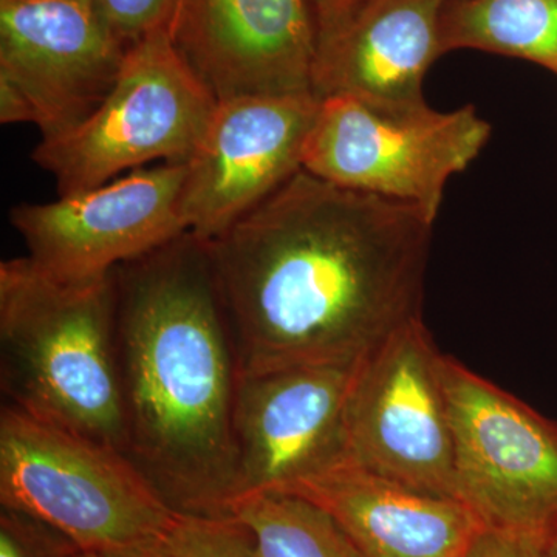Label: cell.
Masks as SVG:
<instances>
[{
  "instance_id": "cell-1",
  "label": "cell",
  "mask_w": 557,
  "mask_h": 557,
  "mask_svg": "<svg viewBox=\"0 0 557 557\" xmlns=\"http://www.w3.org/2000/svg\"><path fill=\"white\" fill-rule=\"evenodd\" d=\"M432 226L300 170L207 240L240 375L355 364L420 318Z\"/></svg>"
},
{
  "instance_id": "cell-2",
  "label": "cell",
  "mask_w": 557,
  "mask_h": 557,
  "mask_svg": "<svg viewBox=\"0 0 557 557\" xmlns=\"http://www.w3.org/2000/svg\"><path fill=\"white\" fill-rule=\"evenodd\" d=\"M112 284L124 456L178 515L230 518L240 368L207 240L182 234Z\"/></svg>"
},
{
  "instance_id": "cell-3",
  "label": "cell",
  "mask_w": 557,
  "mask_h": 557,
  "mask_svg": "<svg viewBox=\"0 0 557 557\" xmlns=\"http://www.w3.org/2000/svg\"><path fill=\"white\" fill-rule=\"evenodd\" d=\"M0 376L11 408L124 454L112 273L67 282L3 260Z\"/></svg>"
},
{
  "instance_id": "cell-4",
  "label": "cell",
  "mask_w": 557,
  "mask_h": 557,
  "mask_svg": "<svg viewBox=\"0 0 557 557\" xmlns=\"http://www.w3.org/2000/svg\"><path fill=\"white\" fill-rule=\"evenodd\" d=\"M0 504L42 520L83 553L157 544L178 518L120 450L3 406Z\"/></svg>"
},
{
  "instance_id": "cell-5",
  "label": "cell",
  "mask_w": 557,
  "mask_h": 557,
  "mask_svg": "<svg viewBox=\"0 0 557 557\" xmlns=\"http://www.w3.org/2000/svg\"><path fill=\"white\" fill-rule=\"evenodd\" d=\"M218 100L159 30L129 47L115 86L83 123L42 138L32 159L60 196L141 170L150 161L186 163Z\"/></svg>"
},
{
  "instance_id": "cell-6",
  "label": "cell",
  "mask_w": 557,
  "mask_h": 557,
  "mask_svg": "<svg viewBox=\"0 0 557 557\" xmlns=\"http://www.w3.org/2000/svg\"><path fill=\"white\" fill-rule=\"evenodd\" d=\"M491 138L472 106L440 112L428 102L387 109L350 97L319 100L302 170L357 193L420 209L437 219L450 177L467 171Z\"/></svg>"
},
{
  "instance_id": "cell-7",
  "label": "cell",
  "mask_w": 557,
  "mask_h": 557,
  "mask_svg": "<svg viewBox=\"0 0 557 557\" xmlns=\"http://www.w3.org/2000/svg\"><path fill=\"white\" fill-rule=\"evenodd\" d=\"M456 498L485 530L544 545L557 531V423L445 357Z\"/></svg>"
},
{
  "instance_id": "cell-8",
  "label": "cell",
  "mask_w": 557,
  "mask_h": 557,
  "mask_svg": "<svg viewBox=\"0 0 557 557\" xmlns=\"http://www.w3.org/2000/svg\"><path fill=\"white\" fill-rule=\"evenodd\" d=\"M445 357L420 317L359 361L347 399L348 463L456 498Z\"/></svg>"
},
{
  "instance_id": "cell-9",
  "label": "cell",
  "mask_w": 557,
  "mask_h": 557,
  "mask_svg": "<svg viewBox=\"0 0 557 557\" xmlns=\"http://www.w3.org/2000/svg\"><path fill=\"white\" fill-rule=\"evenodd\" d=\"M183 180L185 163L141 168L49 203L17 205L10 222L40 271L60 281H98L188 233Z\"/></svg>"
},
{
  "instance_id": "cell-10",
  "label": "cell",
  "mask_w": 557,
  "mask_h": 557,
  "mask_svg": "<svg viewBox=\"0 0 557 557\" xmlns=\"http://www.w3.org/2000/svg\"><path fill=\"white\" fill-rule=\"evenodd\" d=\"M314 95H244L218 101L185 163L186 231L212 240L302 170Z\"/></svg>"
},
{
  "instance_id": "cell-11",
  "label": "cell",
  "mask_w": 557,
  "mask_h": 557,
  "mask_svg": "<svg viewBox=\"0 0 557 557\" xmlns=\"http://www.w3.org/2000/svg\"><path fill=\"white\" fill-rule=\"evenodd\" d=\"M127 50L89 0H0V81L27 100L42 138L94 113Z\"/></svg>"
},
{
  "instance_id": "cell-12",
  "label": "cell",
  "mask_w": 557,
  "mask_h": 557,
  "mask_svg": "<svg viewBox=\"0 0 557 557\" xmlns=\"http://www.w3.org/2000/svg\"><path fill=\"white\" fill-rule=\"evenodd\" d=\"M358 364L240 375L233 420L237 498L287 491L346 461L347 399Z\"/></svg>"
},
{
  "instance_id": "cell-13",
  "label": "cell",
  "mask_w": 557,
  "mask_h": 557,
  "mask_svg": "<svg viewBox=\"0 0 557 557\" xmlns=\"http://www.w3.org/2000/svg\"><path fill=\"white\" fill-rule=\"evenodd\" d=\"M166 30L218 101L314 95L310 0H175Z\"/></svg>"
},
{
  "instance_id": "cell-14",
  "label": "cell",
  "mask_w": 557,
  "mask_h": 557,
  "mask_svg": "<svg viewBox=\"0 0 557 557\" xmlns=\"http://www.w3.org/2000/svg\"><path fill=\"white\" fill-rule=\"evenodd\" d=\"M448 0H355L317 28L313 94L350 97L376 108L426 104L424 76L445 54Z\"/></svg>"
},
{
  "instance_id": "cell-15",
  "label": "cell",
  "mask_w": 557,
  "mask_h": 557,
  "mask_svg": "<svg viewBox=\"0 0 557 557\" xmlns=\"http://www.w3.org/2000/svg\"><path fill=\"white\" fill-rule=\"evenodd\" d=\"M285 493L325 509L364 557H468L485 530L457 498L399 485L348 461Z\"/></svg>"
},
{
  "instance_id": "cell-16",
  "label": "cell",
  "mask_w": 557,
  "mask_h": 557,
  "mask_svg": "<svg viewBox=\"0 0 557 557\" xmlns=\"http://www.w3.org/2000/svg\"><path fill=\"white\" fill-rule=\"evenodd\" d=\"M443 51L472 49L534 62L557 75V0H448Z\"/></svg>"
},
{
  "instance_id": "cell-17",
  "label": "cell",
  "mask_w": 557,
  "mask_h": 557,
  "mask_svg": "<svg viewBox=\"0 0 557 557\" xmlns=\"http://www.w3.org/2000/svg\"><path fill=\"white\" fill-rule=\"evenodd\" d=\"M230 518L247 527L260 557H364L325 509L285 491L242 496Z\"/></svg>"
},
{
  "instance_id": "cell-18",
  "label": "cell",
  "mask_w": 557,
  "mask_h": 557,
  "mask_svg": "<svg viewBox=\"0 0 557 557\" xmlns=\"http://www.w3.org/2000/svg\"><path fill=\"white\" fill-rule=\"evenodd\" d=\"M156 548L159 557H260L251 533L234 518L178 515Z\"/></svg>"
},
{
  "instance_id": "cell-19",
  "label": "cell",
  "mask_w": 557,
  "mask_h": 557,
  "mask_svg": "<svg viewBox=\"0 0 557 557\" xmlns=\"http://www.w3.org/2000/svg\"><path fill=\"white\" fill-rule=\"evenodd\" d=\"M81 553L49 523L17 509H0V557H79Z\"/></svg>"
},
{
  "instance_id": "cell-20",
  "label": "cell",
  "mask_w": 557,
  "mask_h": 557,
  "mask_svg": "<svg viewBox=\"0 0 557 557\" xmlns=\"http://www.w3.org/2000/svg\"><path fill=\"white\" fill-rule=\"evenodd\" d=\"M110 30L127 47L150 33L166 30L175 0H89Z\"/></svg>"
},
{
  "instance_id": "cell-21",
  "label": "cell",
  "mask_w": 557,
  "mask_h": 557,
  "mask_svg": "<svg viewBox=\"0 0 557 557\" xmlns=\"http://www.w3.org/2000/svg\"><path fill=\"white\" fill-rule=\"evenodd\" d=\"M468 557H544V553L541 545L530 539L482 530Z\"/></svg>"
},
{
  "instance_id": "cell-22",
  "label": "cell",
  "mask_w": 557,
  "mask_h": 557,
  "mask_svg": "<svg viewBox=\"0 0 557 557\" xmlns=\"http://www.w3.org/2000/svg\"><path fill=\"white\" fill-rule=\"evenodd\" d=\"M355 0H310L317 28L327 25L343 14Z\"/></svg>"
},
{
  "instance_id": "cell-23",
  "label": "cell",
  "mask_w": 557,
  "mask_h": 557,
  "mask_svg": "<svg viewBox=\"0 0 557 557\" xmlns=\"http://www.w3.org/2000/svg\"><path fill=\"white\" fill-rule=\"evenodd\" d=\"M156 545L157 544L134 549H121V552L81 553L79 557H159V555H157Z\"/></svg>"
},
{
  "instance_id": "cell-24",
  "label": "cell",
  "mask_w": 557,
  "mask_h": 557,
  "mask_svg": "<svg viewBox=\"0 0 557 557\" xmlns=\"http://www.w3.org/2000/svg\"><path fill=\"white\" fill-rule=\"evenodd\" d=\"M542 553H544V557H557V531L544 542Z\"/></svg>"
}]
</instances>
